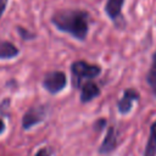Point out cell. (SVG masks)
<instances>
[{
	"label": "cell",
	"instance_id": "6da1fadb",
	"mask_svg": "<svg viewBox=\"0 0 156 156\" xmlns=\"http://www.w3.org/2000/svg\"><path fill=\"white\" fill-rule=\"evenodd\" d=\"M89 20V13L82 10H60L51 17V22L58 30L68 33L79 40L87 37Z\"/></svg>",
	"mask_w": 156,
	"mask_h": 156
},
{
	"label": "cell",
	"instance_id": "7a4b0ae2",
	"mask_svg": "<svg viewBox=\"0 0 156 156\" xmlns=\"http://www.w3.org/2000/svg\"><path fill=\"white\" fill-rule=\"evenodd\" d=\"M71 71H72V80L74 87H80V83L83 82V79H88V78H94L96 76H99L101 68L96 65H89L85 61H76L72 63L71 66Z\"/></svg>",
	"mask_w": 156,
	"mask_h": 156
},
{
	"label": "cell",
	"instance_id": "3957f363",
	"mask_svg": "<svg viewBox=\"0 0 156 156\" xmlns=\"http://www.w3.org/2000/svg\"><path fill=\"white\" fill-rule=\"evenodd\" d=\"M43 85L51 94H56L66 87V76L63 72H60V71L50 72L44 78Z\"/></svg>",
	"mask_w": 156,
	"mask_h": 156
},
{
	"label": "cell",
	"instance_id": "277c9868",
	"mask_svg": "<svg viewBox=\"0 0 156 156\" xmlns=\"http://www.w3.org/2000/svg\"><path fill=\"white\" fill-rule=\"evenodd\" d=\"M45 116V110L43 106L30 107L22 118V127L24 129H29L30 127L40 123Z\"/></svg>",
	"mask_w": 156,
	"mask_h": 156
},
{
	"label": "cell",
	"instance_id": "5b68a950",
	"mask_svg": "<svg viewBox=\"0 0 156 156\" xmlns=\"http://www.w3.org/2000/svg\"><path fill=\"white\" fill-rule=\"evenodd\" d=\"M139 99V94L134 89H126L122 99L118 101V110L121 113H127L133 106V101Z\"/></svg>",
	"mask_w": 156,
	"mask_h": 156
},
{
	"label": "cell",
	"instance_id": "8992f818",
	"mask_svg": "<svg viewBox=\"0 0 156 156\" xmlns=\"http://www.w3.org/2000/svg\"><path fill=\"white\" fill-rule=\"evenodd\" d=\"M116 145H117V133H116L113 127H110L107 130V134L104 138L102 144L99 147V152L100 154H108L112 150H115Z\"/></svg>",
	"mask_w": 156,
	"mask_h": 156
},
{
	"label": "cell",
	"instance_id": "52a82bcc",
	"mask_svg": "<svg viewBox=\"0 0 156 156\" xmlns=\"http://www.w3.org/2000/svg\"><path fill=\"white\" fill-rule=\"evenodd\" d=\"M100 95V89L99 87L93 83V82H85L82 87V94H80V101L82 102H88L96 96Z\"/></svg>",
	"mask_w": 156,
	"mask_h": 156
},
{
	"label": "cell",
	"instance_id": "ba28073f",
	"mask_svg": "<svg viewBox=\"0 0 156 156\" xmlns=\"http://www.w3.org/2000/svg\"><path fill=\"white\" fill-rule=\"evenodd\" d=\"M18 55V49L11 44L10 41H1L0 43V58L6 60V58H12Z\"/></svg>",
	"mask_w": 156,
	"mask_h": 156
},
{
	"label": "cell",
	"instance_id": "9c48e42d",
	"mask_svg": "<svg viewBox=\"0 0 156 156\" xmlns=\"http://www.w3.org/2000/svg\"><path fill=\"white\" fill-rule=\"evenodd\" d=\"M144 156H156V122L150 128V135L147 139Z\"/></svg>",
	"mask_w": 156,
	"mask_h": 156
},
{
	"label": "cell",
	"instance_id": "30bf717a",
	"mask_svg": "<svg viewBox=\"0 0 156 156\" xmlns=\"http://www.w3.org/2000/svg\"><path fill=\"white\" fill-rule=\"evenodd\" d=\"M123 1L124 0H107L105 10H106V12H107L110 18H116V17L119 16Z\"/></svg>",
	"mask_w": 156,
	"mask_h": 156
},
{
	"label": "cell",
	"instance_id": "8fae6325",
	"mask_svg": "<svg viewBox=\"0 0 156 156\" xmlns=\"http://www.w3.org/2000/svg\"><path fill=\"white\" fill-rule=\"evenodd\" d=\"M147 83H149L150 88L152 89L154 94L156 95V52L152 56V63H151V67L147 73Z\"/></svg>",
	"mask_w": 156,
	"mask_h": 156
},
{
	"label": "cell",
	"instance_id": "7c38bea8",
	"mask_svg": "<svg viewBox=\"0 0 156 156\" xmlns=\"http://www.w3.org/2000/svg\"><path fill=\"white\" fill-rule=\"evenodd\" d=\"M18 32L21 33V37L24 38V39H30V38H33V34H32V33H28L26 29L23 30L21 27H18Z\"/></svg>",
	"mask_w": 156,
	"mask_h": 156
},
{
	"label": "cell",
	"instance_id": "4fadbf2b",
	"mask_svg": "<svg viewBox=\"0 0 156 156\" xmlns=\"http://www.w3.org/2000/svg\"><path fill=\"white\" fill-rule=\"evenodd\" d=\"M35 156H51V152H50L49 149L44 147V149H40V150L35 154Z\"/></svg>",
	"mask_w": 156,
	"mask_h": 156
},
{
	"label": "cell",
	"instance_id": "5bb4252c",
	"mask_svg": "<svg viewBox=\"0 0 156 156\" xmlns=\"http://www.w3.org/2000/svg\"><path fill=\"white\" fill-rule=\"evenodd\" d=\"M6 2H7V0H0V17L6 9Z\"/></svg>",
	"mask_w": 156,
	"mask_h": 156
},
{
	"label": "cell",
	"instance_id": "9a60e30c",
	"mask_svg": "<svg viewBox=\"0 0 156 156\" xmlns=\"http://www.w3.org/2000/svg\"><path fill=\"white\" fill-rule=\"evenodd\" d=\"M4 129H5V124H4L2 119H0V134L4 132Z\"/></svg>",
	"mask_w": 156,
	"mask_h": 156
}]
</instances>
